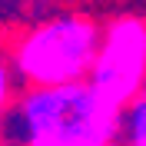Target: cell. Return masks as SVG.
<instances>
[{"label":"cell","mask_w":146,"mask_h":146,"mask_svg":"<svg viewBox=\"0 0 146 146\" xmlns=\"http://www.w3.org/2000/svg\"><path fill=\"white\" fill-rule=\"evenodd\" d=\"M119 139V106L86 80L20 86L0 119V146H106Z\"/></svg>","instance_id":"1"},{"label":"cell","mask_w":146,"mask_h":146,"mask_svg":"<svg viewBox=\"0 0 146 146\" xmlns=\"http://www.w3.org/2000/svg\"><path fill=\"white\" fill-rule=\"evenodd\" d=\"M100 20L86 10H63L56 17L30 23L7 46L20 86H56V83L86 80L96 53Z\"/></svg>","instance_id":"2"},{"label":"cell","mask_w":146,"mask_h":146,"mask_svg":"<svg viewBox=\"0 0 146 146\" xmlns=\"http://www.w3.org/2000/svg\"><path fill=\"white\" fill-rule=\"evenodd\" d=\"M86 83L113 106H126L146 86V17L116 13L100 23L96 53L86 70Z\"/></svg>","instance_id":"3"},{"label":"cell","mask_w":146,"mask_h":146,"mask_svg":"<svg viewBox=\"0 0 146 146\" xmlns=\"http://www.w3.org/2000/svg\"><path fill=\"white\" fill-rule=\"evenodd\" d=\"M119 143L146 146V86L119 110Z\"/></svg>","instance_id":"4"},{"label":"cell","mask_w":146,"mask_h":146,"mask_svg":"<svg viewBox=\"0 0 146 146\" xmlns=\"http://www.w3.org/2000/svg\"><path fill=\"white\" fill-rule=\"evenodd\" d=\"M17 90H20V83H17V76H13V66H10V60H7V50H0V119H3V113L10 110Z\"/></svg>","instance_id":"5"},{"label":"cell","mask_w":146,"mask_h":146,"mask_svg":"<svg viewBox=\"0 0 146 146\" xmlns=\"http://www.w3.org/2000/svg\"><path fill=\"white\" fill-rule=\"evenodd\" d=\"M106 146H123V143H119V139H113V143H106Z\"/></svg>","instance_id":"6"}]
</instances>
